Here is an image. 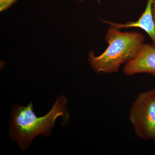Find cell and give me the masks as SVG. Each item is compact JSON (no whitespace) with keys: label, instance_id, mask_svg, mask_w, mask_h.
Returning <instances> with one entry per match:
<instances>
[{"label":"cell","instance_id":"ba28073f","mask_svg":"<svg viewBox=\"0 0 155 155\" xmlns=\"http://www.w3.org/2000/svg\"><path fill=\"white\" fill-rule=\"evenodd\" d=\"M78 1H79V2H82V1H83L84 0H78Z\"/></svg>","mask_w":155,"mask_h":155},{"label":"cell","instance_id":"3957f363","mask_svg":"<svg viewBox=\"0 0 155 155\" xmlns=\"http://www.w3.org/2000/svg\"><path fill=\"white\" fill-rule=\"evenodd\" d=\"M129 120L136 135L145 140L155 137V88L139 95L130 107Z\"/></svg>","mask_w":155,"mask_h":155},{"label":"cell","instance_id":"6da1fadb","mask_svg":"<svg viewBox=\"0 0 155 155\" xmlns=\"http://www.w3.org/2000/svg\"><path fill=\"white\" fill-rule=\"evenodd\" d=\"M67 103L66 97H59L51 110L41 117H38L34 112L32 102L27 107L16 106L11 116V137L17 142L21 149H26L38 135L49 134L58 117L67 116Z\"/></svg>","mask_w":155,"mask_h":155},{"label":"cell","instance_id":"52a82bcc","mask_svg":"<svg viewBox=\"0 0 155 155\" xmlns=\"http://www.w3.org/2000/svg\"><path fill=\"white\" fill-rule=\"evenodd\" d=\"M152 11L154 23L155 26V0H153L152 7Z\"/></svg>","mask_w":155,"mask_h":155},{"label":"cell","instance_id":"8992f818","mask_svg":"<svg viewBox=\"0 0 155 155\" xmlns=\"http://www.w3.org/2000/svg\"><path fill=\"white\" fill-rule=\"evenodd\" d=\"M17 0H0V11L7 10Z\"/></svg>","mask_w":155,"mask_h":155},{"label":"cell","instance_id":"7a4b0ae2","mask_svg":"<svg viewBox=\"0 0 155 155\" xmlns=\"http://www.w3.org/2000/svg\"><path fill=\"white\" fill-rule=\"evenodd\" d=\"M107 49L96 57L93 51L89 53L92 69L97 73L118 72L121 64L134 59L144 43V37L137 32H125L111 25L105 36Z\"/></svg>","mask_w":155,"mask_h":155},{"label":"cell","instance_id":"277c9868","mask_svg":"<svg viewBox=\"0 0 155 155\" xmlns=\"http://www.w3.org/2000/svg\"><path fill=\"white\" fill-rule=\"evenodd\" d=\"M123 72L127 75L147 73L155 76V45L143 43L135 58L126 63Z\"/></svg>","mask_w":155,"mask_h":155},{"label":"cell","instance_id":"9c48e42d","mask_svg":"<svg viewBox=\"0 0 155 155\" xmlns=\"http://www.w3.org/2000/svg\"><path fill=\"white\" fill-rule=\"evenodd\" d=\"M153 140H154V141L155 142V137L154 138Z\"/></svg>","mask_w":155,"mask_h":155},{"label":"cell","instance_id":"5b68a950","mask_svg":"<svg viewBox=\"0 0 155 155\" xmlns=\"http://www.w3.org/2000/svg\"><path fill=\"white\" fill-rule=\"evenodd\" d=\"M153 0H147L145 10L141 17L136 22H130L125 24H119L109 21H104L118 29L129 27H139L148 34L155 45V26L153 19L152 7Z\"/></svg>","mask_w":155,"mask_h":155}]
</instances>
